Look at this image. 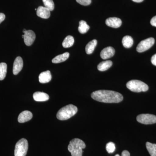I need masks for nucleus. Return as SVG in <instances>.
Instances as JSON below:
<instances>
[{
	"mask_svg": "<svg viewBox=\"0 0 156 156\" xmlns=\"http://www.w3.org/2000/svg\"><path fill=\"white\" fill-rule=\"evenodd\" d=\"M91 97L94 100L104 103H119L123 99V95L119 92L111 90H100L91 94Z\"/></svg>",
	"mask_w": 156,
	"mask_h": 156,
	"instance_id": "1",
	"label": "nucleus"
},
{
	"mask_svg": "<svg viewBox=\"0 0 156 156\" xmlns=\"http://www.w3.org/2000/svg\"><path fill=\"white\" fill-rule=\"evenodd\" d=\"M86 147V144L82 140L74 138L70 141L68 149L71 154L72 156H82L83 149Z\"/></svg>",
	"mask_w": 156,
	"mask_h": 156,
	"instance_id": "2",
	"label": "nucleus"
},
{
	"mask_svg": "<svg viewBox=\"0 0 156 156\" xmlns=\"http://www.w3.org/2000/svg\"><path fill=\"white\" fill-rule=\"evenodd\" d=\"M77 112V107L72 104H69L62 108L58 110L56 115V117L57 119L61 121L68 120L75 115Z\"/></svg>",
	"mask_w": 156,
	"mask_h": 156,
	"instance_id": "3",
	"label": "nucleus"
},
{
	"mask_svg": "<svg viewBox=\"0 0 156 156\" xmlns=\"http://www.w3.org/2000/svg\"><path fill=\"white\" fill-rule=\"evenodd\" d=\"M126 87L131 91L135 92H145L148 90V86L142 81L132 80L126 84Z\"/></svg>",
	"mask_w": 156,
	"mask_h": 156,
	"instance_id": "4",
	"label": "nucleus"
},
{
	"mask_svg": "<svg viewBox=\"0 0 156 156\" xmlns=\"http://www.w3.org/2000/svg\"><path fill=\"white\" fill-rule=\"evenodd\" d=\"M28 149V143L25 138L20 140L16 143L14 149V156H26Z\"/></svg>",
	"mask_w": 156,
	"mask_h": 156,
	"instance_id": "5",
	"label": "nucleus"
},
{
	"mask_svg": "<svg viewBox=\"0 0 156 156\" xmlns=\"http://www.w3.org/2000/svg\"><path fill=\"white\" fill-rule=\"evenodd\" d=\"M138 122L144 125H151L156 123V116L149 114H142L136 117Z\"/></svg>",
	"mask_w": 156,
	"mask_h": 156,
	"instance_id": "6",
	"label": "nucleus"
},
{
	"mask_svg": "<svg viewBox=\"0 0 156 156\" xmlns=\"http://www.w3.org/2000/svg\"><path fill=\"white\" fill-rule=\"evenodd\" d=\"M155 40L154 38L150 37L141 41L137 45L136 50L139 53H142L151 48L154 44Z\"/></svg>",
	"mask_w": 156,
	"mask_h": 156,
	"instance_id": "7",
	"label": "nucleus"
},
{
	"mask_svg": "<svg viewBox=\"0 0 156 156\" xmlns=\"http://www.w3.org/2000/svg\"><path fill=\"white\" fill-rule=\"evenodd\" d=\"M36 38L35 34L33 31L27 30L24 34V42L27 46H30L33 44Z\"/></svg>",
	"mask_w": 156,
	"mask_h": 156,
	"instance_id": "8",
	"label": "nucleus"
},
{
	"mask_svg": "<svg viewBox=\"0 0 156 156\" xmlns=\"http://www.w3.org/2000/svg\"><path fill=\"white\" fill-rule=\"evenodd\" d=\"M23 61L21 57L18 56L15 58L13 68V73L14 75H17L21 71L23 67Z\"/></svg>",
	"mask_w": 156,
	"mask_h": 156,
	"instance_id": "9",
	"label": "nucleus"
},
{
	"mask_svg": "<svg viewBox=\"0 0 156 156\" xmlns=\"http://www.w3.org/2000/svg\"><path fill=\"white\" fill-rule=\"evenodd\" d=\"M105 23L109 27L117 28L121 26L122 21L120 18H117V17H110L106 19Z\"/></svg>",
	"mask_w": 156,
	"mask_h": 156,
	"instance_id": "10",
	"label": "nucleus"
},
{
	"mask_svg": "<svg viewBox=\"0 0 156 156\" xmlns=\"http://www.w3.org/2000/svg\"><path fill=\"white\" fill-rule=\"evenodd\" d=\"M115 53L114 48L108 47L102 50L100 53V56L102 59H107L112 57L115 55Z\"/></svg>",
	"mask_w": 156,
	"mask_h": 156,
	"instance_id": "11",
	"label": "nucleus"
},
{
	"mask_svg": "<svg viewBox=\"0 0 156 156\" xmlns=\"http://www.w3.org/2000/svg\"><path fill=\"white\" fill-rule=\"evenodd\" d=\"M33 114L30 111H24L20 113L18 117V122L19 123H24L31 119Z\"/></svg>",
	"mask_w": 156,
	"mask_h": 156,
	"instance_id": "12",
	"label": "nucleus"
},
{
	"mask_svg": "<svg viewBox=\"0 0 156 156\" xmlns=\"http://www.w3.org/2000/svg\"><path fill=\"white\" fill-rule=\"evenodd\" d=\"M50 11L46 7L40 6L37 10V14L38 17L44 19H48L50 16Z\"/></svg>",
	"mask_w": 156,
	"mask_h": 156,
	"instance_id": "13",
	"label": "nucleus"
},
{
	"mask_svg": "<svg viewBox=\"0 0 156 156\" xmlns=\"http://www.w3.org/2000/svg\"><path fill=\"white\" fill-rule=\"evenodd\" d=\"M52 79L51 73L49 70L43 72L39 76V80L41 83H49Z\"/></svg>",
	"mask_w": 156,
	"mask_h": 156,
	"instance_id": "14",
	"label": "nucleus"
},
{
	"mask_svg": "<svg viewBox=\"0 0 156 156\" xmlns=\"http://www.w3.org/2000/svg\"><path fill=\"white\" fill-rule=\"evenodd\" d=\"M34 100L37 101H45L49 100V95L44 92H37L34 93L33 95Z\"/></svg>",
	"mask_w": 156,
	"mask_h": 156,
	"instance_id": "15",
	"label": "nucleus"
},
{
	"mask_svg": "<svg viewBox=\"0 0 156 156\" xmlns=\"http://www.w3.org/2000/svg\"><path fill=\"white\" fill-rule=\"evenodd\" d=\"M69 56V53L66 52L62 54L58 55L52 59V62L53 63H58L63 62L67 60Z\"/></svg>",
	"mask_w": 156,
	"mask_h": 156,
	"instance_id": "16",
	"label": "nucleus"
},
{
	"mask_svg": "<svg viewBox=\"0 0 156 156\" xmlns=\"http://www.w3.org/2000/svg\"><path fill=\"white\" fill-rule=\"evenodd\" d=\"M112 65V62L110 60L103 61L101 62L98 65V69L100 71H105L111 67Z\"/></svg>",
	"mask_w": 156,
	"mask_h": 156,
	"instance_id": "17",
	"label": "nucleus"
},
{
	"mask_svg": "<svg viewBox=\"0 0 156 156\" xmlns=\"http://www.w3.org/2000/svg\"><path fill=\"white\" fill-rule=\"evenodd\" d=\"M97 44V41L96 40H93L88 43L86 47V52L87 54H92L93 52L96 45Z\"/></svg>",
	"mask_w": 156,
	"mask_h": 156,
	"instance_id": "18",
	"label": "nucleus"
},
{
	"mask_svg": "<svg viewBox=\"0 0 156 156\" xmlns=\"http://www.w3.org/2000/svg\"><path fill=\"white\" fill-rule=\"evenodd\" d=\"M90 27L87 23L84 20H81L79 22V27H78V30L79 32L81 34H85L87 33L88 31L89 30Z\"/></svg>",
	"mask_w": 156,
	"mask_h": 156,
	"instance_id": "19",
	"label": "nucleus"
},
{
	"mask_svg": "<svg viewBox=\"0 0 156 156\" xmlns=\"http://www.w3.org/2000/svg\"><path fill=\"white\" fill-rule=\"evenodd\" d=\"M122 43L123 46L126 48H130L132 47L134 43L133 39L131 36H126L123 38Z\"/></svg>",
	"mask_w": 156,
	"mask_h": 156,
	"instance_id": "20",
	"label": "nucleus"
},
{
	"mask_svg": "<svg viewBox=\"0 0 156 156\" xmlns=\"http://www.w3.org/2000/svg\"><path fill=\"white\" fill-rule=\"evenodd\" d=\"M74 43V39L73 37L71 36H68L65 38L62 42V45L63 48H68L73 46Z\"/></svg>",
	"mask_w": 156,
	"mask_h": 156,
	"instance_id": "21",
	"label": "nucleus"
},
{
	"mask_svg": "<svg viewBox=\"0 0 156 156\" xmlns=\"http://www.w3.org/2000/svg\"><path fill=\"white\" fill-rule=\"evenodd\" d=\"M146 148L151 156H156V144L147 142L146 144Z\"/></svg>",
	"mask_w": 156,
	"mask_h": 156,
	"instance_id": "22",
	"label": "nucleus"
},
{
	"mask_svg": "<svg viewBox=\"0 0 156 156\" xmlns=\"http://www.w3.org/2000/svg\"><path fill=\"white\" fill-rule=\"evenodd\" d=\"M7 72V64L5 62L0 63V80H3L5 79Z\"/></svg>",
	"mask_w": 156,
	"mask_h": 156,
	"instance_id": "23",
	"label": "nucleus"
},
{
	"mask_svg": "<svg viewBox=\"0 0 156 156\" xmlns=\"http://www.w3.org/2000/svg\"><path fill=\"white\" fill-rule=\"evenodd\" d=\"M45 7L49 9L50 11H52L54 9V4L53 0H43Z\"/></svg>",
	"mask_w": 156,
	"mask_h": 156,
	"instance_id": "24",
	"label": "nucleus"
},
{
	"mask_svg": "<svg viewBox=\"0 0 156 156\" xmlns=\"http://www.w3.org/2000/svg\"><path fill=\"white\" fill-rule=\"evenodd\" d=\"M106 149L108 153H112L115 151V144L112 142L108 143L106 146Z\"/></svg>",
	"mask_w": 156,
	"mask_h": 156,
	"instance_id": "25",
	"label": "nucleus"
},
{
	"mask_svg": "<svg viewBox=\"0 0 156 156\" xmlns=\"http://www.w3.org/2000/svg\"><path fill=\"white\" fill-rule=\"evenodd\" d=\"M79 4L82 5L87 6L90 5L92 2L91 0H76Z\"/></svg>",
	"mask_w": 156,
	"mask_h": 156,
	"instance_id": "26",
	"label": "nucleus"
},
{
	"mask_svg": "<svg viewBox=\"0 0 156 156\" xmlns=\"http://www.w3.org/2000/svg\"><path fill=\"white\" fill-rule=\"evenodd\" d=\"M151 24L153 26L155 27H156V16H154V17L151 19Z\"/></svg>",
	"mask_w": 156,
	"mask_h": 156,
	"instance_id": "27",
	"label": "nucleus"
},
{
	"mask_svg": "<svg viewBox=\"0 0 156 156\" xmlns=\"http://www.w3.org/2000/svg\"><path fill=\"white\" fill-rule=\"evenodd\" d=\"M151 62L154 65L156 66V54L152 56L151 58Z\"/></svg>",
	"mask_w": 156,
	"mask_h": 156,
	"instance_id": "28",
	"label": "nucleus"
},
{
	"mask_svg": "<svg viewBox=\"0 0 156 156\" xmlns=\"http://www.w3.org/2000/svg\"><path fill=\"white\" fill-rule=\"evenodd\" d=\"M5 14L0 13V24L5 20Z\"/></svg>",
	"mask_w": 156,
	"mask_h": 156,
	"instance_id": "29",
	"label": "nucleus"
},
{
	"mask_svg": "<svg viewBox=\"0 0 156 156\" xmlns=\"http://www.w3.org/2000/svg\"><path fill=\"white\" fill-rule=\"evenodd\" d=\"M122 156H130V154L128 151H123L122 154Z\"/></svg>",
	"mask_w": 156,
	"mask_h": 156,
	"instance_id": "30",
	"label": "nucleus"
},
{
	"mask_svg": "<svg viewBox=\"0 0 156 156\" xmlns=\"http://www.w3.org/2000/svg\"><path fill=\"white\" fill-rule=\"evenodd\" d=\"M133 2H135L136 3H140L142 2L144 0H132Z\"/></svg>",
	"mask_w": 156,
	"mask_h": 156,
	"instance_id": "31",
	"label": "nucleus"
},
{
	"mask_svg": "<svg viewBox=\"0 0 156 156\" xmlns=\"http://www.w3.org/2000/svg\"><path fill=\"white\" fill-rule=\"evenodd\" d=\"M27 30L26 29H23V33H25V32Z\"/></svg>",
	"mask_w": 156,
	"mask_h": 156,
	"instance_id": "32",
	"label": "nucleus"
},
{
	"mask_svg": "<svg viewBox=\"0 0 156 156\" xmlns=\"http://www.w3.org/2000/svg\"><path fill=\"white\" fill-rule=\"evenodd\" d=\"M22 37H23V38H24V35H23Z\"/></svg>",
	"mask_w": 156,
	"mask_h": 156,
	"instance_id": "33",
	"label": "nucleus"
},
{
	"mask_svg": "<svg viewBox=\"0 0 156 156\" xmlns=\"http://www.w3.org/2000/svg\"><path fill=\"white\" fill-rule=\"evenodd\" d=\"M115 156H120V155L119 154H116L115 155Z\"/></svg>",
	"mask_w": 156,
	"mask_h": 156,
	"instance_id": "34",
	"label": "nucleus"
}]
</instances>
